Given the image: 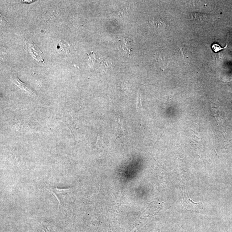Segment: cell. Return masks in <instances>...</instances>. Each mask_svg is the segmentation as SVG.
<instances>
[{
  "instance_id": "obj_1",
  "label": "cell",
  "mask_w": 232,
  "mask_h": 232,
  "mask_svg": "<svg viewBox=\"0 0 232 232\" xmlns=\"http://www.w3.org/2000/svg\"><path fill=\"white\" fill-rule=\"evenodd\" d=\"M190 18L196 23H203L208 19L209 15L204 13H192L190 14Z\"/></svg>"
},
{
  "instance_id": "obj_2",
  "label": "cell",
  "mask_w": 232,
  "mask_h": 232,
  "mask_svg": "<svg viewBox=\"0 0 232 232\" xmlns=\"http://www.w3.org/2000/svg\"><path fill=\"white\" fill-rule=\"evenodd\" d=\"M13 82L14 84H16L18 87H19V88L23 89V90L26 91L27 92L29 93L31 95H35L34 93L32 91V90L29 88L26 84L21 81L18 78H14L13 79Z\"/></svg>"
},
{
  "instance_id": "obj_3",
  "label": "cell",
  "mask_w": 232,
  "mask_h": 232,
  "mask_svg": "<svg viewBox=\"0 0 232 232\" xmlns=\"http://www.w3.org/2000/svg\"><path fill=\"white\" fill-rule=\"evenodd\" d=\"M150 23L158 27H161L165 25V23L163 21L162 19L157 17H154L152 19H150Z\"/></svg>"
},
{
  "instance_id": "obj_4",
  "label": "cell",
  "mask_w": 232,
  "mask_h": 232,
  "mask_svg": "<svg viewBox=\"0 0 232 232\" xmlns=\"http://www.w3.org/2000/svg\"><path fill=\"white\" fill-rule=\"evenodd\" d=\"M123 44L122 45V49L125 51L126 52H130L131 50V46L129 42H128V40L126 38L123 39Z\"/></svg>"
},
{
  "instance_id": "obj_5",
  "label": "cell",
  "mask_w": 232,
  "mask_h": 232,
  "mask_svg": "<svg viewBox=\"0 0 232 232\" xmlns=\"http://www.w3.org/2000/svg\"><path fill=\"white\" fill-rule=\"evenodd\" d=\"M227 47V45L224 47V48H222L220 45L217 44H214L212 46V48L213 49V51L215 52H218L219 51H221L223 49H225Z\"/></svg>"
}]
</instances>
